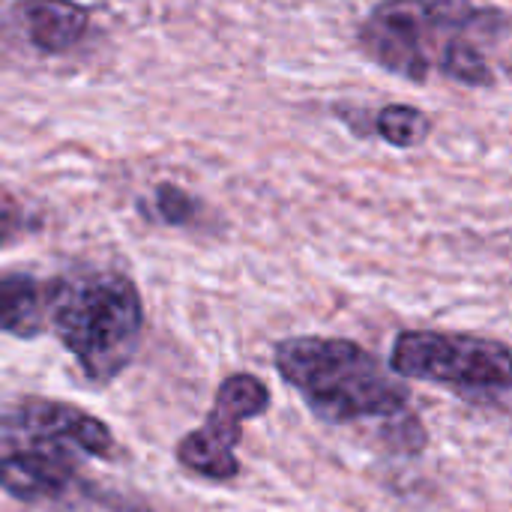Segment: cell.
Here are the masks:
<instances>
[{
	"instance_id": "9c48e42d",
	"label": "cell",
	"mask_w": 512,
	"mask_h": 512,
	"mask_svg": "<svg viewBox=\"0 0 512 512\" xmlns=\"http://www.w3.org/2000/svg\"><path fill=\"white\" fill-rule=\"evenodd\" d=\"M48 330V282L0 270V333L36 339Z\"/></svg>"
},
{
	"instance_id": "30bf717a",
	"label": "cell",
	"mask_w": 512,
	"mask_h": 512,
	"mask_svg": "<svg viewBox=\"0 0 512 512\" xmlns=\"http://www.w3.org/2000/svg\"><path fill=\"white\" fill-rule=\"evenodd\" d=\"M375 135H381L390 147L411 150L432 135V117L417 105L393 102L375 114Z\"/></svg>"
},
{
	"instance_id": "5b68a950",
	"label": "cell",
	"mask_w": 512,
	"mask_h": 512,
	"mask_svg": "<svg viewBox=\"0 0 512 512\" xmlns=\"http://www.w3.org/2000/svg\"><path fill=\"white\" fill-rule=\"evenodd\" d=\"M270 402H273L270 390L261 378L249 372H237L225 378L216 390L207 423L180 438L177 462L213 483L237 480L240 459L234 450L243 441V423L267 414Z\"/></svg>"
},
{
	"instance_id": "6da1fadb",
	"label": "cell",
	"mask_w": 512,
	"mask_h": 512,
	"mask_svg": "<svg viewBox=\"0 0 512 512\" xmlns=\"http://www.w3.org/2000/svg\"><path fill=\"white\" fill-rule=\"evenodd\" d=\"M276 372L324 423L390 420L408 411L411 387L351 339L297 336L273 348Z\"/></svg>"
},
{
	"instance_id": "3957f363",
	"label": "cell",
	"mask_w": 512,
	"mask_h": 512,
	"mask_svg": "<svg viewBox=\"0 0 512 512\" xmlns=\"http://www.w3.org/2000/svg\"><path fill=\"white\" fill-rule=\"evenodd\" d=\"M477 12L474 0H381L360 24V48L384 72L420 84Z\"/></svg>"
},
{
	"instance_id": "ba28073f",
	"label": "cell",
	"mask_w": 512,
	"mask_h": 512,
	"mask_svg": "<svg viewBox=\"0 0 512 512\" xmlns=\"http://www.w3.org/2000/svg\"><path fill=\"white\" fill-rule=\"evenodd\" d=\"M12 18L42 54L72 51L90 27V9L75 0H18Z\"/></svg>"
},
{
	"instance_id": "277c9868",
	"label": "cell",
	"mask_w": 512,
	"mask_h": 512,
	"mask_svg": "<svg viewBox=\"0 0 512 512\" xmlns=\"http://www.w3.org/2000/svg\"><path fill=\"white\" fill-rule=\"evenodd\" d=\"M390 372L426 384L450 387L453 393L507 408L512 393V354L498 339L438 330H405L390 351Z\"/></svg>"
},
{
	"instance_id": "7a4b0ae2",
	"label": "cell",
	"mask_w": 512,
	"mask_h": 512,
	"mask_svg": "<svg viewBox=\"0 0 512 512\" xmlns=\"http://www.w3.org/2000/svg\"><path fill=\"white\" fill-rule=\"evenodd\" d=\"M48 330L87 381L111 384L141 348L144 303L138 285L114 270L48 279Z\"/></svg>"
},
{
	"instance_id": "8992f818",
	"label": "cell",
	"mask_w": 512,
	"mask_h": 512,
	"mask_svg": "<svg viewBox=\"0 0 512 512\" xmlns=\"http://www.w3.org/2000/svg\"><path fill=\"white\" fill-rule=\"evenodd\" d=\"M0 438L6 444H30L42 450H75L93 459H111L117 438L108 423L84 408L54 399H24L0 417Z\"/></svg>"
},
{
	"instance_id": "52a82bcc",
	"label": "cell",
	"mask_w": 512,
	"mask_h": 512,
	"mask_svg": "<svg viewBox=\"0 0 512 512\" xmlns=\"http://www.w3.org/2000/svg\"><path fill=\"white\" fill-rule=\"evenodd\" d=\"M0 489L21 504H63L81 492V474L69 453L24 447L0 456Z\"/></svg>"
},
{
	"instance_id": "7c38bea8",
	"label": "cell",
	"mask_w": 512,
	"mask_h": 512,
	"mask_svg": "<svg viewBox=\"0 0 512 512\" xmlns=\"http://www.w3.org/2000/svg\"><path fill=\"white\" fill-rule=\"evenodd\" d=\"M24 225V216H21V207L18 201L0 189V246H6Z\"/></svg>"
},
{
	"instance_id": "8fae6325",
	"label": "cell",
	"mask_w": 512,
	"mask_h": 512,
	"mask_svg": "<svg viewBox=\"0 0 512 512\" xmlns=\"http://www.w3.org/2000/svg\"><path fill=\"white\" fill-rule=\"evenodd\" d=\"M153 210H156V219L165 225H189L198 216V201L177 183H156Z\"/></svg>"
}]
</instances>
